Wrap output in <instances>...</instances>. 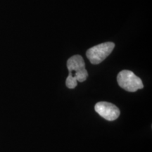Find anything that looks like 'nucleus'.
<instances>
[{"mask_svg": "<svg viewBox=\"0 0 152 152\" xmlns=\"http://www.w3.org/2000/svg\"><path fill=\"white\" fill-rule=\"evenodd\" d=\"M114 47L115 44L113 42H108L102 43L89 49L86 52V56L92 64L96 65L102 63L106 57L109 56Z\"/></svg>", "mask_w": 152, "mask_h": 152, "instance_id": "7ed1b4c3", "label": "nucleus"}, {"mask_svg": "<svg viewBox=\"0 0 152 152\" xmlns=\"http://www.w3.org/2000/svg\"><path fill=\"white\" fill-rule=\"evenodd\" d=\"M94 110L99 115L109 121L116 120L121 113L116 106L106 102H98L94 106Z\"/></svg>", "mask_w": 152, "mask_h": 152, "instance_id": "20e7f679", "label": "nucleus"}, {"mask_svg": "<svg viewBox=\"0 0 152 152\" xmlns=\"http://www.w3.org/2000/svg\"><path fill=\"white\" fill-rule=\"evenodd\" d=\"M117 82L121 88L130 92H134L144 87L142 80L128 70L120 72L117 76Z\"/></svg>", "mask_w": 152, "mask_h": 152, "instance_id": "f03ea898", "label": "nucleus"}, {"mask_svg": "<svg viewBox=\"0 0 152 152\" xmlns=\"http://www.w3.org/2000/svg\"><path fill=\"white\" fill-rule=\"evenodd\" d=\"M67 68L69 75L66 80V87L69 89H74L77 87V82L85 81L88 77L84 59L80 55H74L68 58Z\"/></svg>", "mask_w": 152, "mask_h": 152, "instance_id": "f257e3e1", "label": "nucleus"}]
</instances>
